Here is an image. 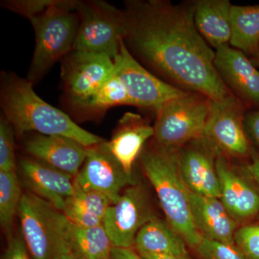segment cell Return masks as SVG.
<instances>
[{"label": "cell", "mask_w": 259, "mask_h": 259, "mask_svg": "<svg viewBox=\"0 0 259 259\" xmlns=\"http://www.w3.org/2000/svg\"><path fill=\"white\" fill-rule=\"evenodd\" d=\"M122 10L127 49L158 77L212 100L233 94L214 67L215 51L194 25V1L129 0Z\"/></svg>", "instance_id": "obj_1"}, {"label": "cell", "mask_w": 259, "mask_h": 259, "mask_svg": "<svg viewBox=\"0 0 259 259\" xmlns=\"http://www.w3.org/2000/svg\"><path fill=\"white\" fill-rule=\"evenodd\" d=\"M181 174L189 190L205 197L221 199L216 169L219 151L203 136L178 150Z\"/></svg>", "instance_id": "obj_14"}, {"label": "cell", "mask_w": 259, "mask_h": 259, "mask_svg": "<svg viewBox=\"0 0 259 259\" xmlns=\"http://www.w3.org/2000/svg\"><path fill=\"white\" fill-rule=\"evenodd\" d=\"M246 108L233 94L211 103L202 136L231 159L250 157L252 145L244 126Z\"/></svg>", "instance_id": "obj_8"}, {"label": "cell", "mask_w": 259, "mask_h": 259, "mask_svg": "<svg viewBox=\"0 0 259 259\" xmlns=\"http://www.w3.org/2000/svg\"><path fill=\"white\" fill-rule=\"evenodd\" d=\"M69 228V227H68ZM68 232V231H67ZM53 259H82L76 254L70 248L67 241V233L59 244L55 255Z\"/></svg>", "instance_id": "obj_35"}, {"label": "cell", "mask_w": 259, "mask_h": 259, "mask_svg": "<svg viewBox=\"0 0 259 259\" xmlns=\"http://www.w3.org/2000/svg\"><path fill=\"white\" fill-rule=\"evenodd\" d=\"M249 158L250 161L245 164V167L259 188V151L253 146H252Z\"/></svg>", "instance_id": "obj_33"}, {"label": "cell", "mask_w": 259, "mask_h": 259, "mask_svg": "<svg viewBox=\"0 0 259 259\" xmlns=\"http://www.w3.org/2000/svg\"><path fill=\"white\" fill-rule=\"evenodd\" d=\"M110 259H144L134 248H112Z\"/></svg>", "instance_id": "obj_34"}, {"label": "cell", "mask_w": 259, "mask_h": 259, "mask_svg": "<svg viewBox=\"0 0 259 259\" xmlns=\"http://www.w3.org/2000/svg\"><path fill=\"white\" fill-rule=\"evenodd\" d=\"M68 102L71 111L82 120L101 116L112 107L132 105L125 87L115 74L93 95Z\"/></svg>", "instance_id": "obj_23"}, {"label": "cell", "mask_w": 259, "mask_h": 259, "mask_svg": "<svg viewBox=\"0 0 259 259\" xmlns=\"http://www.w3.org/2000/svg\"><path fill=\"white\" fill-rule=\"evenodd\" d=\"M67 241L81 258L110 259L111 256L113 245L103 225L82 228L69 223Z\"/></svg>", "instance_id": "obj_25"}, {"label": "cell", "mask_w": 259, "mask_h": 259, "mask_svg": "<svg viewBox=\"0 0 259 259\" xmlns=\"http://www.w3.org/2000/svg\"><path fill=\"white\" fill-rule=\"evenodd\" d=\"M23 238L13 236L8 241V247L2 259H30Z\"/></svg>", "instance_id": "obj_32"}, {"label": "cell", "mask_w": 259, "mask_h": 259, "mask_svg": "<svg viewBox=\"0 0 259 259\" xmlns=\"http://www.w3.org/2000/svg\"><path fill=\"white\" fill-rule=\"evenodd\" d=\"M187 242L169 224L157 216L139 232L134 248L143 254H189Z\"/></svg>", "instance_id": "obj_21"}, {"label": "cell", "mask_w": 259, "mask_h": 259, "mask_svg": "<svg viewBox=\"0 0 259 259\" xmlns=\"http://www.w3.org/2000/svg\"><path fill=\"white\" fill-rule=\"evenodd\" d=\"M79 23L73 50L108 56L113 60L125 38L123 10L102 0L79 1Z\"/></svg>", "instance_id": "obj_6"}, {"label": "cell", "mask_w": 259, "mask_h": 259, "mask_svg": "<svg viewBox=\"0 0 259 259\" xmlns=\"http://www.w3.org/2000/svg\"><path fill=\"white\" fill-rule=\"evenodd\" d=\"M23 239L32 259H53L67 233L63 212L31 192L23 194L18 207Z\"/></svg>", "instance_id": "obj_7"}, {"label": "cell", "mask_w": 259, "mask_h": 259, "mask_svg": "<svg viewBox=\"0 0 259 259\" xmlns=\"http://www.w3.org/2000/svg\"><path fill=\"white\" fill-rule=\"evenodd\" d=\"M144 259H194L189 254L171 255V254H143L141 255Z\"/></svg>", "instance_id": "obj_36"}, {"label": "cell", "mask_w": 259, "mask_h": 259, "mask_svg": "<svg viewBox=\"0 0 259 259\" xmlns=\"http://www.w3.org/2000/svg\"><path fill=\"white\" fill-rule=\"evenodd\" d=\"M61 75L68 101L87 98L113 76V60L102 54L72 50L63 59Z\"/></svg>", "instance_id": "obj_13"}, {"label": "cell", "mask_w": 259, "mask_h": 259, "mask_svg": "<svg viewBox=\"0 0 259 259\" xmlns=\"http://www.w3.org/2000/svg\"><path fill=\"white\" fill-rule=\"evenodd\" d=\"M235 245L247 259H259V223L243 225L237 230Z\"/></svg>", "instance_id": "obj_29"}, {"label": "cell", "mask_w": 259, "mask_h": 259, "mask_svg": "<svg viewBox=\"0 0 259 259\" xmlns=\"http://www.w3.org/2000/svg\"><path fill=\"white\" fill-rule=\"evenodd\" d=\"M23 194L16 171H0V223L8 241L13 237L14 218Z\"/></svg>", "instance_id": "obj_26"}, {"label": "cell", "mask_w": 259, "mask_h": 259, "mask_svg": "<svg viewBox=\"0 0 259 259\" xmlns=\"http://www.w3.org/2000/svg\"><path fill=\"white\" fill-rule=\"evenodd\" d=\"M19 166L28 192L62 212L66 199L74 193V177L34 158H20Z\"/></svg>", "instance_id": "obj_17"}, {"label": "cell", "mask_w": 259, "mask_h": 259, "mask_svg": "<svg viewBox=\"0 0 259 259\" xmlns=\"http://www.w3.org/2000/svg\"><path fill=\"white\" fill-rule=\"evenodd\" d=\"M153 136L154 128L147 120L139 114L126 112L118 121L111 139L106 141L107 146L126 173L133 176L135 161Z\"/></svg>", "instance_id": "obj_18"}, {"label": "cell", "mask_w": 259, "mask_h": 259, "mask_svg": "<svg viewBox=\"0 0 259 259\" xmlns=\"http://www.w3.org/2000/svg\"><path fill=\"white\" fill-rule=\"evenodd\" d=\"M74 180L81 188L105 194L112 204L118 201L124 189L138 184L110 152L105 141L88 148L86 159Z\"/></svg>", "instance_id": "obj_12"}, {"label": "cell", "mask_w": 259, "mask_h": 259, "mask_svg": "<svg viewBox=\"0 0 259 259\" xmlns=\"http://www.w3.org/2000/svg\"><path fill=\"white\" fill-rule=\"evenodd\" d=\"M24 147L34 159L75 177L87 157L88 147L61 136L37 134L24 141Z\"/></svg>", "instance_id": "obj_16"}, {"label": "cell", "mask_w": 259, "mask_h": 259, "mask_svg": "<svg viewBox=\"0 0 259 259\" xmlns=\"http://www.w3.org/2000/svg\"><path fill=\"white\" fill-rule=\"evenodd\" d=\"M113 63L114 74L125 87L133 106L156 112L168 100L186 92L148 71L130 52L124 40Z\"/></svg>", "instance_id": "obj_9"}, {"label": "cell", "mask_w": 259, "mask_h": 259, "mask_svg": "<svg viewBox=\"0 0 259 259\" xmlns=\"http://www.w3.org/2000/svg\"><path fill=\"white\" fill-rule=\"evenodd\" d=\"M244 126L250 144L259 150V110L246 112Z\"/></svg>", "instance_id": "obj_31"}, {"label": "cell", "mask_w": 259, "mask_h": 259, "mask_svg": "<svg viewBox=\"0 0 259 259\" xmlns=\"http://www.w3.org/2000/svg\"><path fill=\"white\" fill-rule=\"evenodd\" d=\"M212 100L202 94L186 91L166 102L156 111L154 144L180 149L202 137Z\"/></svg>", "instance_id": "obj_5"}, {"label": "cell", "mask_w": 259, "mask_h": 259, "mask_svg": "<svg viewBox=\"0 0 259 259\" xmlns=\"http://www.w3.org/2000/svg\"><path fill=\"white\" fill-rule=\"evenodd\" d=\"M231 23L230 45L251 58L259 51V5H233Z\"/></svg>", "instance_id": "obj_24"}, {"label": "cell", "mask_w": 259, "mask_h": 259, "mask_svg": "<svg viewBox=\"0 0 259 259\" xmlns=\"http://www.w3.org/2000/svg\"><path fill=\"white\" fill-rule=\"evenodd\" d=\"M58 2L59 0H8L2 2V5L30 20L45 13Z\"/></svg>", "instance_id": "obj_30"}, {"label": "cell", "mask_w": 259, "mask_h": 259, "mask_svg": "<svg viewBox=\"0 0 259 259\" xmlns=\"http://www.w3.org/2000/svg\"><path fill=\"white\" fill-rule=\"evenodd\" d=\"M111 204L112 201L105 194L85 190L74 183V193L66 199L62 212L71 224L90 228L103 225L105 214Z\"/></svg>", "instance_id": "obj_22"}, {"label": "cell", "mask_w": 259, "mask_h": 259, "mask_svg": "<svg viewBox=\"0 0 259 259\" xmlns=\"http://www.w3.org/2000/svg\"><path fill=\"white\" fill-rule=\"evenodd\" d=\"M250 59L255 66H258V67H259V51L255 54L254 56H252Z\"/></svg>", "instance_id": "obj_37"}, {"label": "cell", "mask_w": 259, "mask_h": 259, "mask_svg": "<svg viewBox=\"0 0 259 259\" xmlns=\"http://www.w3.org/2000/svg\"><path fill=\"white\" fill-rule=\"evenodd\" d=\"M214 65L220 77L246 106L259 107V70L244 53L223 46L215 50Z\"/></svg>", "instance_id": "obj_15"}, {"label": "cell", "mask_w": 259, "mask_h": 259, "mask_svg": "<svg viewBox=\"0 0 259 259\" xmlns=\"http://www.w3.org/2000/svg\"><path fill=\"white\" fill-rule=\"evenodd\" d=\"M221 201L240 225L248 224L259 217V188L246 167L237 166L220 153L216 161Z\"/></svg>", "instance_id": "obj_11"}, {"label": "cell", "mask_w": 259, "mask_h": 259, "mask_svg": "<svg viewBox=\"0 0 259 259\" xmlns=\"http://www.w3.org/2000/svg\"><path fill=\"white\" fill-rule=\"evenodd\" d=\"M77 3L78 0H59L30 20L35 32V47L27 79L32 84L74 49L79 23Z\"/></svg>", "instance_id": "obj_4"}, {"label": "cell", "mask_w": 259, "mask_h": 259, "mask_svg": "<svg viewBox=\"0 0 259 259\" xmlns=\"http://www.w3.org/2000/svg\"><path fill=\"white\" fill-rule=\"evenodd\" d=\"M191 212L202 237L235 244V233L240 225L227 211L221 199L190 192Z\"/></svg>", "instance_id": "obj_19"}, {"label": "cell", "mask_w": 259, "mask_h": 259, "mask_svg": "<svg viewBox=\"0 0 259 259\" xmlns=\"http://www.w3.org/2000/svg\"><path fill=\"white\" fill-rule=\"evenodd\" d=\"M154 217L147 191L136 184L126 188L107 209L103 226L114 247L134 248L140 230Z\"/></svg>", "instance_id": "obj_10"}, {"label": "cell", "mask_w": 259, "mask_h": 259, "mask_svg": "<svg viewBox=\"0 0 259 259\" xmlns=\"http://www.w3.org/2000/svg\"><path fill=\"white\" fill-rule=\"evenodd\" d=\"M32 83L13 72L0 77V105L3 116L19 134L35 131L49 136L70 138L86 146L104 141L80 127L67 114L42 100Z\"/></svg>", "instance_id": "obj_2"}, {"label": "cell", "mask_w": 259, "mask_h": 259, "mask_svg": "<svg viewBox=\"0 0 259 259\" xmlns=\"http://www.w3.org/2000/svg\"><path fill=\"white\" fill-rule=\"evenodd\" d=\"M229 0L194 1V22L197 31L210 47L230 45L231 39Z\"/></svg>", "instance_id": "obj_20"}, {"label": "cell", "mask_w": 259, "mask_h": 259, "mask_svg": "<svg viewBox=\"0 0 259 259\" xmlns=\"http://www.w3.org/2000/svg\"><path fill=\"white\" fill-rule=\"evenodd\" d=\"M14 128L4 116L0 119V171H16Z\"/></svg>", "instance_id": "obj_28"}, {"label": "cell", "mask_w": 259, "mask_h": 259, "mask_svg": "<svg viewBox=\"0 0 259 259\" xmlns=\"http://www.w3.org/2000/svg\"><path fill=\"white\" fill-rule=\"evenodd\" d=\"M178 150L153 143L143 151L141 165L154 187L167 222L195 249L202 236L194 224L190 203V190L181 174Z\"/></svg>", "instance_id": "obj_3"}, {"label": "cell", "mask_w": 259, "mask_h": 259, "mask_svg": "<svg viewBox=\"0 0 259 259\" xmlns=\"http://www.w3.org/2000/svg\"><path fill=\"white\" fill-rule=\"evenodd\" d=\"M194 250L201 259H247L236 245L204 237Z\"/></svg>", "instance_id": "obj_27"}]
</instances>
